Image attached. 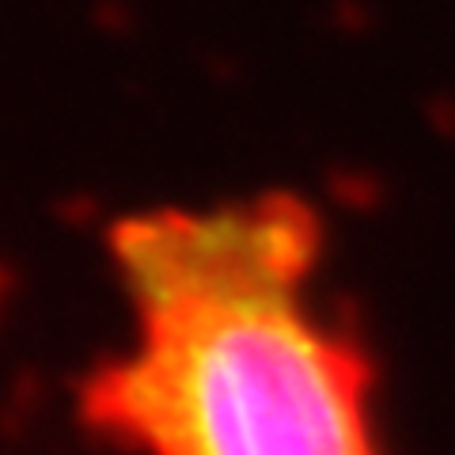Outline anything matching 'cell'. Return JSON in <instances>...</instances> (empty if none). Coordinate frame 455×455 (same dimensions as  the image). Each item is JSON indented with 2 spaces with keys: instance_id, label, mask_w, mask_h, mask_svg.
<instances>
[{
  "instance_id": "6da1fadb",
  "label": "cell",
  "mask_w": 455,
  "mask_h": 455,
  "mask_svg": "<svg viewBox=\"0 0 455 455\" xmlns=\"http://www.w3.org/2000/svg\"><path fill=\"white\" fill-rule=\"evenodd\" d=\"M319 251L292 190L122 217L137 341L84 383V421L140 455H379L368 357L307 300Z\"/></svg>"
}]
</instances>
